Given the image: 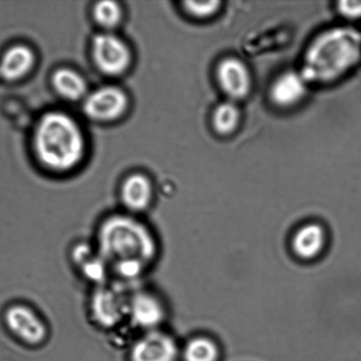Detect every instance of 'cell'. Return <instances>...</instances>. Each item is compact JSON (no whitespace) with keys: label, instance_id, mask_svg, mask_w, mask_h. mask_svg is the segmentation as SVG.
I'll return each mask as SVG.
<instances>
[{"label":"cell","instance_id":"9c48e42d","mask_svg":"<svg viewBox=\"0 0 361 361\" xmlns=\"http://www.w3.org/2000/svg\"><path fill=\"white\" fill-rule=\"evenodd\" d=\"M127 98L125 93L115 87H105L92 92L84 99L85 114L97 121H110L126 111Z\"/></svg>","mask_w":361,"mask_h":361},{"label":"cell","instance_id":"8fae6325","mask_svg":"<svg viewBox=\"0 0 361 361\" xmlns=\"http://www.w3.org/2000/svg\"><path fill=\"white\" fill-rule=\"evenodd\" d=\"M309 84L300 72L288 71L282 73L272 83L271 101L278 107H293L305 98Z\"/></svg>","mask_w":361,"mask_h":361},{"label":"cell","instance_id":"ba28073f","mask_svg":"<svg viewBox=\"0 0 361 361\" xmlns=\"http://www.w3.org/2000/svg\"><path fill=\"white\" fill-rule=\"evenodd\" d=\"M92 51L98 68L109 75H118L129 67V49L125 42L114 35H97L92 42Z\"/></svg>","mask_w":361,"mask_h":361},{"label":"cell","instance_id":"277c9868","mask_svg":"<svg viewBox=\"0 0 361 361\" xmlns=\"http://www.w3.org/2000/svg\"><path fill=\"white\" fill-rule=\"evenodd\" d=\"M130 293L123 286H98L90 297L92 318L99 327L111 330L127 320Z\"/></svg>","mask_w":361,"mask_h":361},{"label":"cell","instance_id":"5bb4252c","mask_svg":"<svg viewBox=\"0 0 361 361\" xmlns=\"http://www.w3.org/2000/svg\"><path fill=\"white\" fill-rule=\"evenodd\" d=\"M325 242L324 228L318 224H307L300 228L293 237L292 250L302 259L310 260L319 256Z\"/></svg>","mask_w":361,"mask_h":361},{"label":"cell","instance_id":"6da1fadb","mask_svg":"<svg viewBox=\"0 0 361 361\" xmlns=\"http://www.w3.org/2000/svg\"><path fill=\"white\" fill-rule=\"evenodd\" d=\"M95 246L122 282L141 277L157 260L159 252L158 240L150 226L129 212L102 219Z\"/></svg>","mask_w":361,"mask_h":361},{"label":"cell","instance_id":"52a82bcc","mask_svg":"<svg viewBox=\"0 0 361 361\" xmlns=\"http://www.w3.org/2000/svg\"><path fill=\"white\" fill-rule=\"evenodd\" d=\"M179 355L178 343L162 329L141 332L129 352L131 361H177Z\"/></svg>","mask_w":361,"mask_h":361},{"label":"cell","instance_id":"5b68a950","mask_svg":"<svg viewBox=\"0 0 361 361\" xmlns=\"http://www.w3.org/2000/svg\"><path fill=\"white\" fill-rule=\"evenodd\" d=\"M4 321L11 334L24 345L41 346L49 337L45 320L33 307L23 303L13 304L6 310Z\"/></svg>","mask_w":361,"mask_h":361},{"label":"cell","instance_id":"2e32d148","mask_svg":"<svg viewBox=\"0 0 361 361\" xmlns=\"http://www.w3.org/2000/svg\"><path fill=\"white\" fill-rule=\"evenodd\" d=\"M53 85L60 95L77 101L86 97L87 84L79 73L70 69H60L52 78Z\"/></svg>","mask_w":361,"mask_h":361},{"label":"cell","instance_id":"8992f818","mask_svg":"<svg viewBox=\"0 0 361 361\" xmlns=\"http://www.w3.org/2000/svg\"><path fill=\"white\" fill-rule=\"evenodd\" d=\"M167 317V309L160 296L148 289L130 293L127 320L141 332L162 329Z\"/></svg>","mask_w":361,"mask_h":361},{"label":"cell","instance_id":"9a60e30c","mask_svg":"<svg viewBox=\"0 0 361 361\" xmlns=\"http://www.w3.org/2000/svg\"><path fill=\"white\" fill-rule=\"evenodd\" d=\"M35 56L30 48L16 45L4 54L0 61V74L6 80H13L26 75L34 65Z\"/></svg>","mask_w":361,"mask_h":361},{"label":"cell","instance_id":"d6986e66","mask_svg":"<svg viewBox=\"0 0 361 361\" xmlns=\"http://www.w3.org/2000/svg\"><path fill=\"white\" fill-rule=\"evenodd\" d=\"M94 16L102 27H112L119 23L122 10L116 2L101 1L95 6Z\"/></svg>","mask_w":361,"mask_h":361},{"label":"cell","instance_id":"7c38bea8","mask_svg":"<svg viewBox=\"0 0 361 361\" xmlns=\"http://www.w3.org/2000/svg\"><path fill=\"white\" fill-rule=\"evenodd\" d=\"M123 207L130 214L138 215L150 207L153 190L150 180L143 175L130 176L120 190Z\"/></svg>","mask_w":361,"mask_h":361},{"label":"cell","instance_id":"44dd1931","mask_svg":"<svg viewBox=\"0 0 361 361\" xmlns=\"http://www.w3.org/2000/svg\"><path fill=\"white\" fill-rule=\"evenodd\" d=\"M338 10L342 16L348 20H361V0H344L338 3Z\"/></svg>","mask_w":361,"mask_h":361},{"label":"cell","instance_id":"3957f363","mask_svg":"<svg viewBox=\"0 0 361 361\" xmlns=\"http://www.w3.org/2000/svg\"><path fill=\"white\" fill-rule=\"evenodd\" d=\"M34 143L39 160L52 171H69L83 158V133L76 120L65 113L49 112L42 116Z\"/></svg>","mask_w":361,"mask_h":361},{"label":"cell","instance_id":"ac0fdd59","mask_svg":"<svg viewBox=\"0 0 361 361\" xmlns=\"http://www.w3.org/2000/svg\"><path fill=\"white\" fill-rule=\"evenodd\" d=\"M180 353L185 361H217L219 355L218 345L203 337L190 339Z\"/></svg>","mask_w":361,"mask_h":361},{"label":"cell","instance_id":"ffe728a7","mask_svg":"<svg viewBox=\"0 0 361 361\" xmlns=\"http://www.w3.org/2000/svg\"><path fill=\"white\" fill-rule=\"evenodd\" d=\"M184 9L191 16L196 19H208L214 16L221 8L222 2L218 0L208 1H186L184 2Z\"/></svg>","mask_w":361,"mask_h":361},{"label":"cell","instance_id":"4fadbf2b","mask_svg":"<svg viewBox=\"0 0 361 361\" xmlns=\"http://www.w3.org/2000/svg\"><path fill=\"white\" fill-rule=\"evenodd\" d=\"M73 260L88 281L94 283L97 286L108 283L111 269L98 253L95 246L92 247L86 243L79 244L73 251Z\"/></svg>","mask_w":361,"mask_h":361},{"label":"cell","instance_id":"e0dca14e","mask_svg":"<svg viewBox=\"0 0 361 361\" xmlns=\"http://www.w3.org/2000/svg\"><path fill=\"white\" fill-rule=\"evenodd\" d=\"M239 123V109L232 101L221 102L212 113V126L219 135H231L238 129Z\"/></svg>","mask_w":361,"mask_h":361},{"label":"cell","instance_id":"7a4b0ae2","mask_svg":"<svg viewBox=\"0 0 361 361\" xmlns=\"http://www.w3.org/2000/svg\"><path fill=\"white\" fill-rule=\"evenodd\" d=\"M360 61V32L355 27H333L311 42L300 73L309 83L330 84L351 72Z\"/></svg>","mask_w":361,"mask_h":361},{"label":"cell","instance_id":"30bf717a","mask_svg":"<svg viewBox=\"0 0 361 361\" xmlns=\"http://www.w3.org/2000/svg\"><path fill=\"white\" fill-rule=\"evenodd\" d=\"M219 87L232 100H240L249 94L252 79L249 68L237 58L221 60L215 70Z\"/></svg>","mask_w":361,"mask_h":361}]
</instances>
